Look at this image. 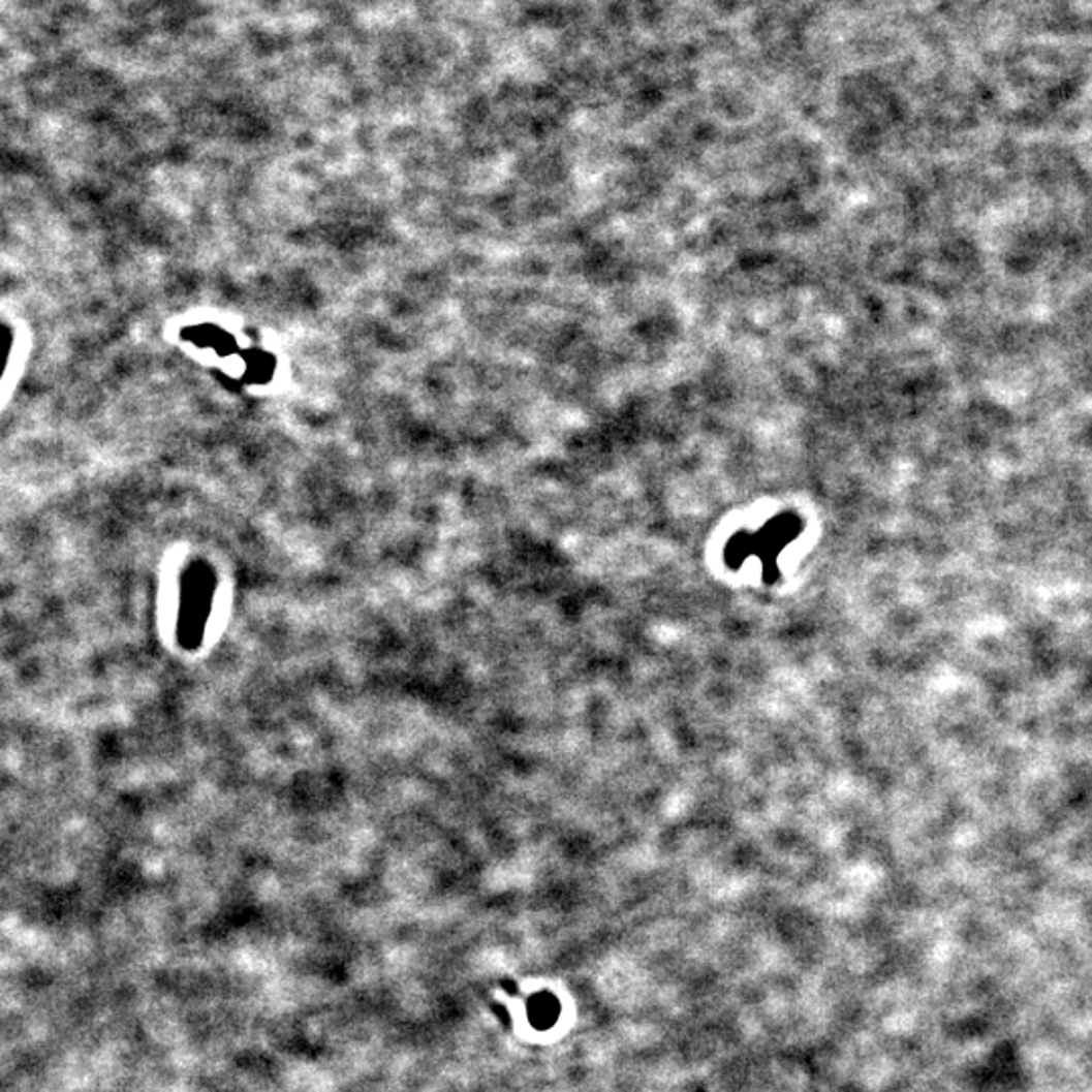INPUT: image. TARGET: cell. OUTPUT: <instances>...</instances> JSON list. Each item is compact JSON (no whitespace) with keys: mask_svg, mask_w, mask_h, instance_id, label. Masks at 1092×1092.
Masks as SVG:
<instances>
[{"mask_svg":"<svg viewBox=\"0 0 1092 1092\" xmlns=\"http://www.w3.org/2000/svg\"><path fill=\"white\" fill-rule=\"evenodd\" d=\"M528 1011H530V1022L538 1030H547L555 1024L559 1016V1003L551 994H540L528 1001Z\"/></svg>","mask_w":1092,"mask_h":1092,"instance_id":"1","label":"cell"}]
</instances>
